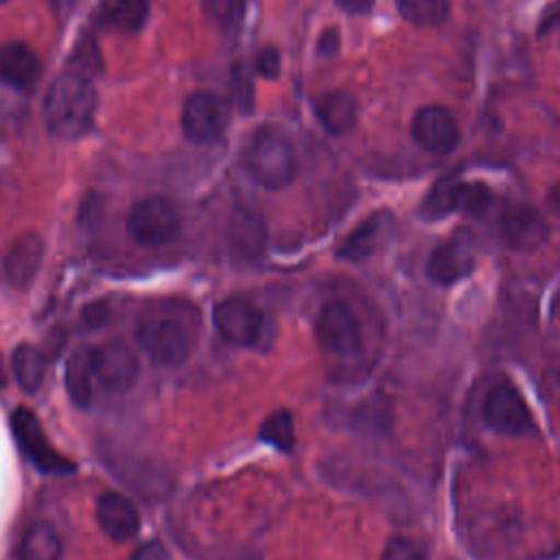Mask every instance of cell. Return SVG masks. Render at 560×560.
<instances>
[{
    "label": "cell",
    "mask_w": 560,
    "mask_h": 560,
    "mask_svg": "<svg viewBox=\"0 0 560 560\" xmlns=\"http://www.w3.org/2000/svg\"><path fill=\"white\" fill-rule=\"evenodd\" d=\"M228 105L210 92H195L182 109V131L188 140L206 144L214 142L228 127Z\"/></svg>",
    "instance_id": "10"
},
{
    "label": "cell",
    "mask_w": 560,
    "mask_h": 560,
    "mask_svg": "<svg viewBox=\"0 0 560 560\" xmlns=\"http://www.w3.org/2000/svg\"><path fill=\"white\" fill-rule=\"evenodd\" d=\"M0 2H7V0H0Z\"/></svg>",
    "instance_id": "36"
},
{
    "label": "cell",
    "mask_w": 560,
    "mask_h": 560,
    "mask_svg": "<svg viewBox=\"0 0 560 560\" xmlns=\"http://www.w3.org/2000/svg\"><path fill=\"white\" fill-rule=\"evenodd\" d=\"M11 429H13V438L20 444L22 453L28 457V462L46 472V475H63L70 472L74 466L68 457H63L59 451H55L39 424V420L35 418V413L26 407H18L11 413Z\"/></svg>",
    "instance_id": "7"
},
{
    "label": "cell",
    "mask_w": 560,
    "mask_h": 560,
    "mask_svg": "<svg viewBox=\"0 0 560 560\" xmlns=\"http://www.w3.org/2000/svg\"><path fill=\"white\" fill-rule=\"evenodd\" d=\"M462 186L464 182L455 179V177H442L433 188L431 192L424 197L422 201V217L424 219H442L455 210H459V203H462Z\"/></svg>",
    "instance_id": "24"
},
{
    "label": "cell",
    "mask_w": 560,
    "mask_h": 560,
    "mask_svg": "<svg viewBox=\"0 0 560 560\" xmlns=\"http://www.w3.org/2000/svg\"><path fill=\"white\" fill-rule=\"evenodd\" d=\"M11 370L26 394H35L46 378V357L33 343H20L11 352Z\"/></svg>",
    "instance_id": "22"
},
{
    "label": "cell",
    "mask_w": 560,
    "mask_h": 560,
    "mask_svg": "<svg viewBox=\"0 0 560 560\" xmlns=\"http://www.w3.org/2000/svg\"><path fill=\"white\" fill-rule=\"evenodd\" d=\"M234 79H236V101L241 103V107L243 109H249V105H252V88H249V79L247 77H243V72H241V68L234 72Z\"/></svg>",
    "instance_id": "33"
},
{
    "label": "cell",
    "mask_w": 560,
    "mask_h": 560,
    "mask_svg": "<svg viewBox=\"0 0 560 560\" xmlns=\"http://www.w3.org/2000/svg\"><path fill=\"white\" fill-rule=\"evenodd\" d=\"M337 50H339V35H337V31H335V28L324 31L322 37H319V42H317V52L330 57V55H335Z\"/></svg>",
    "instance_id": "32"
},
{
    "label": "cell",
    "mask_w": 560,
    "mask_h": 560,
    "mask_svg": "<svg viewBox=\"0 0 560 560\" xmlns=\"http://www.w3.org/2000/svg\"><path fill=\"white\" fill-rule=\"evenodd\" d=\"M92 368L96 385L114 394L131 389L140 376L138 354L118 339L92 348Z\"/></svg>",
    "instance_id": "9"
},
{
    "label": "cell",
    "mask_w": 560,
    "mask_h": 560,
    "mask_svg": "<svg viewBox=\"0 0 560 560\" xmlns=\"http://www.w3.org/2000/svg\"><path fill=\"white\" fill-rule=\"evenodd\" d=\"M499 230H501L503 241L512 249H521V252L538 249L547 241V234H549L547 223L538 214V210H534L532 206H525V203L505 208L501 214V221H499Z\"/></svg>",
    "instance_id": "13"
},
{
    "label": "cell",
    "mask_w": 560,
    "mask_h": 560,
    "mask_svg": "<svg viewBox=\"0 0 560 560\" xmlns=\"http://www.w3.org/2000/svg\"><path fill=\"white\" fill-rule=\"evenodd\" d=\"M490 190L488 186L479 184V182H464L462 186V203H459V210L468 212V214H481L486 212V208L490 206Z\"/></svg>",
    "instance_id": "28"
},
{
    "label": "cell",
    "mask_w": 560,
    "mask_h": 560,
    "mask_svg": "<svg viewBox=\"0 0 560 560\" xmlns=\"http://www.w3.org/2000/svg\"><path fill=\"white\" fill-rule=\"evenodd\" d=\"M243 162L249 177L267 190L284 188L295 175L293 144L276 127H260L254 131Z\"/></svg>",
    "instance_id": "2"
},
{
    "label": "cell",
    "mask_w": 560,
    "mask_h": 560,
    "mask_svg": "<svg viewBox=\"0 0 560 560\" xmlns=\"http://www.w3.org/2000/svg\"><path fill=\"white\" fill-rule=\"evenodd\" d=\"M129 560H171V553L160 540H147L131 553Z\"/></svg>",
    "instance_id": "31"
},
{
    "label": "cell",
    "mask_w": 560,
    "mask_h": 560,
    "mask_svg": "<svg viewBox=\"0 0 560 560\" xmlns=\"http://www.w3.org/2000/svg\"><path fill=\"white\" fill-rule=\"evenodd\" d=\"M179 232V212L162 195L138 199L127 214V234L142 247H162Z\"/></svg>",
    "instance_id": "3"
},
{
    "label": "cell",
    "mask_w": 560,
    "mask_h": 560,
    "mask_svg": "<svg viewBox=\"0 0 560 560\" xmlns=\"http://www.w3.org/2000/svg\"><path fill=\"white\" fill-rule=\"evenodd\" d=\"M413 140L429 153H448L459 142V129L453 114L440 105H427L416 112L411 122Z\"/></svg>",
    "instance_id": "12"
},
{
    "label": "cell",
    "mask_w": 560,
    "mask_h": 560,
    "mask_svg": "<svg viewBox=\"0 0 560 560\" xmlns=\"http://www.w3.org/2000/svg\"><path fill=\"white\" fill-rule=\"evenodd\" d=\"M149 15L147 0H101L96 22L116 33H136L144 26Z\"/></svg>",
    "instance_id": "21"
},
{
    "label": "cell",
    "mask_w": 560,
    "mask_h": 560,
    "mask_svg": "<svg viewBox=\"0 0 560 560\" xmlns=\"http://www.w3.org/2000/svg\"><path fill=\"white\" fill-rule=\"evenodd\" d=\"M400 15L418 26H435L448 15V0H396Z\"/></svg>",
    "instance_id": "25"
},
{
    "label": "cell",
    "mask_w": 560,
    "mask_h": 560,
    "mask_svg": "<svg viewBox=\"0 0 560 560\" xmlns=\"http://www.w3.org/2000/svg\"><path fill=\"white\" fill-rule=\"evenodd\" d=\"M203 9L221 28H232L243 18L245 0H203Z\"/></svg>",
    "instance_id": "27"
},
{
    "label": "cell",
    "mask_w": 560,
    "mask_h": 560,
    "mask_svg": "<svg viewBox=\"0 0 560 560\" xmlns=\"http://www.w3.org/2000/svg\"><path fill=\"white\" fill-rule=\"evenodd\" d=\"M94 368H92V348L81 346L77 348L66 361V392L68 398L79 407L85 409L94 396Z\"/></svg>",
    "instance_id": "20"
},
{
    "label": "cell",
    "mask_w": 560,
    "mask_h": 560,
    "mask_svg": "<svg viewBox=\"0 0 560 560\" xmlns=\"http://www.w3.org/2000/svg\"><path fill=\"white\" fill-rule=\"evenodd\" d=\"M547 206L551 208L553 214L560 217V182L556 186H551V190L547 195Z\"/></svg>",
    "instance_id": "35"
},
{
    "label": "cell",
    "mask_w": 560,
    "mask_h": 560,
    "mask_svg": "<svg viewBox=\"0 0 560 560\" xmlns=\"http://www.w3.org/2000/svg\"><path fill=\"white\" fill-rule=\"evenodd\" d=\"M212 319L221 339L241 348L254 346L265 326L260 308L243 295H230L217 302Z\"/></svg>",
    "instance_id": "8"
},
{
    "label": "cell",
    "mask_w": 560,
    "mask_h": 560,
    "mask_svg": "<svg viewBox=\"0 0 560 560\" xmlns=\"http://www.w3.org/2000/svg\"><path fill=\"white\" fill-rule=\"evenodd\" d=\"M256 72L262 74L265 79H276L280 72V55L273 46H265L256 55Z\"/></svg>",
    "instance_id": "30"
},
{
    "label": "cell",
    "mask_w": 560,
    "mask_h": 560,
    "mask_svg": "<svg viewBox=\"0 0 560 560\" xmlns=\"http://www.w3.org/2000/svg\"><path fill=\"white\" fill-rule=\"evenodd\" d=\"M61 536L50 521H33L20 536L15 560H61Z\"/></svg>",
    "instance_id": "17"
},
{
    "label": "cell",
    "mask_w": 560,
    "mask_h": 560,
    "mask_svg": "<svg viewBox=\"0 0 560 560\" xmlns=\"http://www.w3.org/2000/svg\"><path fill=\"white\" fill-rule=\"evenodd\" d=\"M481 416L488 429L503 435H527L534 431V418L512 383H497L488 389Z\"/></svg>",
    "instance_id": "6"
},
{
    "label": "cell",
    "mask_w": 560,
    "mask_h": 560,
    "mask_svg": "<svg viewBox=\"0 0 560 560\" xmlns=\"http://www.w3.org/2000/svg\"><path fill=\"white\" fill-rule=\"evenodd\" d=\"M42 260H44V241L37 234L18 236L4 254L2 267H4L7 282L18 291L28 289L37 278Z\"/></svg>",
    "instance_id": "15"
},
{
    "label": "cell",
    "mask_w": 560,
    "mask_h": 560,
    "mask_svg": "<svg viewBox=\"0 0 560 560\" xmlns=\"http://www.w3.org/2000/svg\"><path fill=\"white\" fill-rule=\"evenodd\" d=\"M315 114L319 118V122L335 136L348 133L354 122H357V101L341 90H332V92H324L315 98Z\"/></svg>",
    "instance_id": "19"
},
{
    "label": "cell",
    "mask_w": 560,
    "mask_h": 560,
    "mask_svg": "<svg viewBox=\"0 0 560 560\" xmlns=\"http://www.w3.org/2000/svg\"><path fill=\"white\" fill-rule=\"evenodd\" d=\"M343 11H348V13H365V11H370V7L374 4V0H335Z\"/></svg>",
    "instance_id": "34"
},
{
    "label": "cell",
    "mask_w": 560,
    "mask_h": 560,
    "mask_svg": "<svg viewBox=\"0 0 560 560\" xmlns=\"http://www.w3.org/2000/svg\"><path fill=\"white\" fill-rule=\"evenodd\" d=\"M387 223H389V217L385 212L372 214L370 219H365L361 225H357L352 234H348V238L339 247V256L348 260H359L370 256L378 247Z\"/></svg>",
    "instance_id": "23"
},
{
    "label": "cell",
    "mask_w": 560,
    "mask_h": 560,
    "mask_svg": "<svg viewBox=\"0 0 560 560\" xmlns=\"http://www.w3.org/2000/svg\"><path fill=\"white\" fill-rule=\"evenodd\" d=\"M94 514L101 532L116 542H125L133 538L140 529V514L136 505L120 492L98 494Z\"/></svg>",
    "instance_id": "14"
},
{
    "label": "cell",
    "mask_w": 560,
    "mask_h": 560,
    "mask_svg": "<svg viewBox=\"0 0 560 560\" xmlns=\"http://www.w3.org/2000/svg\"><path fill=\"white\" fill-rule=\"evenodd\" d=\"M140 350L158 365H182L192 352V337L171 317H147L136 328Z\"/></svg>",
    "instance_id": "4"
},
{
    "label": "cell",
    "mask_w": 560,
    "mask_h": 560,
    "mask_svg": "<svg viewBox=\"0 0 560 560\" xmlns=\"http://www.w3.org/2000/svg\"><path fill=\"white\" fill-rule=\"evenodd\" d=\"M315 335L324 352L350 359L361 350L359 319L346 302H326L315 322Z\"/></svg>",
    "instance_id": "5"
},
{
    "label": "cell",
    "mask_w": 560,
    "mask_h": 560,
    "mask_svg": "<svg viewBox=\"0 0 560 560\" xmlns=\"http://www.w3.org/2000/svg\"><path fill=\"white\" fill-rule=\"evenodd\" d=\"M381 560H427V553L420 545H416L411 538L394 536L385 549Z\"/></svg>",
    "instance_id": "29"
},
{
    "label": "cell",
    "mask_w": 560,
    "mask_h": 560,
    "mask_svg": "<svg viewBox=\"0 0 560 560\" xmlns=\"http://www.w3.org/2000/svg\"><path fill=\"white\" fill-rule=\"evenodd\" d=\"M260 440L280 448V451H291L295 444V433H293V416L287 409L269 413L258 431Z\"/></svg>",
    "instance_id": "26"
},
{
    "label": "cell",
    "mask_w": 560,
    "mask_h": 560,
    "mask_svg": "<svg viewBox=\"0 0 560 560\" xmlns=\"http://www.w3.org/2000/svg\"><path fill=\"white\" fill-rule=\"evenodd\" d=\"M0 79L18 90H28L39 79V59L31 46L9 42L0 46Z\"/></svg>",
    "instance_id": "16"
},
{
    "label": "cell",
    "mask_w": 560,
    "mask_h": 560,
    "mask_svg": "<svg viewBox=\"0 0 560 560\" xmlns=\"http://www.w3.org/2000/svg\"><path fill=\"white\" fill-rule=\"evenodd\" d=\"M475 269V252L468 236H453L440 243L427 260V276L435 284H455L470 276Z\"/></svg>",
    "instance_id": "11"
},
{
    "label": "cell",
    "mask_w": 560,
    "mask_h": 560,
    "mask_svg": "<svg viewBox=\"0 0 560 560\" xmlns=\"http://www.w3.org/2000/svg\"><path fill=\"white\" fill-rule=\"evenodd\" d=\"M230 249L238 260H254L265 247V225L258 214L249 210H236L228 230Z\"/></svg>",
    "instance_id": "18"
},
{
    "label": "cell",
    "mask_w": 560,
    "mask_h": 560,
    "mask_svg": "<svg viewBox=\"0 0 560 560\" xmlns=\"http://www.w3.org/2000/svg\"><path fill=\"white\" fill-rule=\"evenodd\" d=\"M42 112L52 136L61 140L81 138L96 114V90L88 77L74 70L63 72L46 90Z\"/></svg>",
    "instance_id": "1"
}]
</instances>
